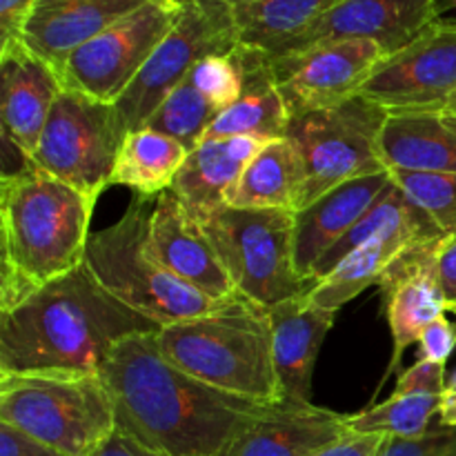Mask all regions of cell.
<instances>
[{
    "mask_svg": "<svg viewBox=\"0 0 456 456\" xmlns=\"http://www.w3.org/2000/svg\"><path fill=\"white\" fill-rule=\"evenodd\" d=\"M190 150L176 138L141 127L127 134L116 160L111 185H125L134 194L154 196L172 190Z\"/></svg>",
    "mask_w": 456,
    "mask_h": 456,
    "instance_id": "obj_29",
    "label": "cell"
},
{
    "mask_svg": "<svg viewBox=\"0 0 456 456\" xmlns=\"http://www.w3.org/2000/svg\"><path fill=\"white\" fill-rule=\"evenodd\" d=\"M337 0H252L230 4L239 47L276 58L288 53Z\"/></svg>",
    "mask_w": 456,
    "mask_h": 456,
    "instance_id": "obj_27",
    "label": "cell"
},
{
    "mask_svg": "<svg viewBox=\"0 0 456 456\" xmlns=\"http://www.w3.org/2000/svg\"><path fill=\"white\" fill-rule=\"evenodd\" d=\"M147 0H36L18 38L61 74L67 58Z\"/></svg>",
    "mask_w": 456,
    "mask_h": 456,
    "instance_id": "obj_20",
    "label": "cell"
},
{
    "mask_svg": "<svg viewBox=\"0 0 456 456\" xmlns=\"http://www.w3.org/2000/svg\"><path fill=\"white\" fill-rule=\"evenodd\" d=\"M305 163L289 138H272L245 165L227 191L225 205L239 209L297 212L305 190Z\"/></svg>",
    "mask_w": 456,
    "mask_h": 456,
    "instance_id": "obj_26",
    "label": "cell"
},
{
    "mask_svg": "<svg viewBox=\"0 0 456 456\" xmlns=\"http://www.w3.org/2000/svg\"><path fill=\"white\" fill-rule=\"evenodd\" d=\"M436 276H439L448 312L456 314V234L441 239L439 249H436Z\"/></svg>",
    "mask_w": 456,
    "mask_h": 456,
    "instance_id": "obj_36",
    "label": "cell"
},
{
    "mask_svg": "<svg viewBox=\"0 0 456 456\" xmlns=\"http://www.w3.org/2000/svg\"><path fill=\"white\" fill-rule=\"evenodd\" d=\"M0 423L69 456H94L116 430V410L101 374H0Z\"/></svg>",
    "mask_w": 456,
    "mask_h": 456,
    "instance_id": "obj_6",
    "label": "cell"
},
{
    "mask_svg": "<svg viewBox=\"0 0 456 456\" xmlns=\"http://www.w3.org/2000/svg\"><path fill=\"white\" fill-rule=\"evenodd\" d=\"M441 114H444V118L448 120L450 127L456 129V102H450L448 107H444V110H441Z\"/></svg>",
    "mask_w": 456,
    "mask_h": 456,
    "instance_id": "obj_40",
    "label": "cell"
},
{
    "mask_svg": "<svg viewBox=\"0 0 456 456\" xmlns=\"http://www.w3.org/2000/svg\"><path fill=\"white\" fill-rule=\"evenodd\" d=\"M445 392H452V395H456V370L452 372V377L448 379V383H445Z\"/></svg>",
    "mask_w": 456,
    "mask_h": 456,
    "instance_id": "obj_41",
    "label": "cell"
},
{
    "mask_svg": "<svg viewBox=\"0 0 456 456\" xmlns=\"http://www.w3.org/2000/svg\"><path fill=\"white\" fill-rule=\"evenodd\" d=\"M445 383V365L419 359L401 374L390 399L347 414V428L354 435H423L439 417Z\"/></svg>",
    "mask_w": 456,
    "mask_h": 456,
    "instance_id": "obj_23",
    "label": "cell"
},
{
    "mask_svg": "<svg viewBox=\"0 0 456 456\" xmlns=\"http://www.w3.org/2000/svg\"><path fill=\"white\" fill-rule=\"evenodd\" d=\"M0 456H69L31 439L9 423H0Z\"/></svg>",
    "mask_w": 456,
    "mask_h": 456,
    "instance_id": "obj_35",
    "label": "cell"
},
{
    "mask_svg": "<svg viewBox=\"0 0 456 456\" xmlns=\"http://www.w3.org/2000/svg\"><path fill=\"white\" fill-rule=\"evenodd\" d=\"M36 0H0V45L18 38Z\"/></svg>",
    "mask_w": 456,
    "mask_h": 456,
    "instance_id": "obj_39",
    "label": "cell"
},
{
    "mask_svg": "<svg viewBox=\"0 0 456 456\" xmlns=\"http://www.w3.org/2000/svg\"><path fill=\"white\" fill-rule=\"evenodd\" d=\"M456 350V321L445 319L441 314L439 319L432 321L419 338V359L432 361V363L445 365Z\"/></svg>",
    "mask_w": 456,
    "mask_h": 456,
    "instance_id": "obj_34",
    "label": "cell"
},
{
    "mask_svg": "<svg viewBox=\"0 0 456 456\" xmlns=\"http://www.w3.org/2000/svg\"><path fill=\"white\" fill-rule=\"evenodd\" d=\"M218 116V110L196 89L187 76L169 96L156 107L154 114L145 123V127L156 129L160 134L176 138L187 150H194L208 134L209 125Z\"/></svg>",
    "mask_w": 456,
    "mask_h": 456,
    "instance_id": "obj_30",
    "label": "cell"
},
{
    "mask_svg": "<svg viewBox=\"0 0 456 456\" xmlns=\"http://www.w3.org/2000/svg\"><path fill=\"white\" fill-rule=\"evenodd\" d=\"M154 203V196L132 194L118 221L89 236L85 265L111 297L165 328L205 314L218 301L208 298L151 256L147 225Z\"/></svg>",
    "mask_w": 456,
    "mask_h": 456,
    "instance_id": "obj_5",
    "label": "cell"
},
{
    "mask_svg": "<svg viewBox=\"0 0 456 456\" xmlns=\"http://www.w3.org/2000/svg\"><path fill=\"white\" fill-rule=\"evenodd\" d=\"M165 359L190 377L243 399L276 403L270 310L240 292L205 314L169 323L156 334Z\"/></svg>",
    "mask_w": 456,
    "mask_h": 456,
    "instance_id": "obj_4",
    "label": "cell"
},
{
    "mask_svg": "<svg viewBox=\"0 0 456 456\" xmlns=\"http://www.w3.org/2000/svg\"><path fill=\"white\" fill-rule=\"evenodd\" d=\"M265 142L258 136L205 138L190 151L172 190L196 218L208 216L225 203L227 191Z\"/></svg>",
    "mask_w": 456,
    "mask_h": 456,
    "instance_id": "obj_24",
    "label": "cell"
},
{
    "mask_svg": "<svg viewBox=\"0 0 456 456\" xmlns=\"http://www.w3.org/2000/svg\"><path fill=\"white\" fill-rule=\"evenodd\" d=\"M245 69V92L232 107L223 110L209 125L205 138L258 136L281 138L289 125V111L272 78L270 62L263 53L236 49ZM203 138V141H205Z\"/></svg>",
    "mask_w": 456,
    "mask_h": 456,
    "instance_id": "obj_28",
    "label": "cell"
},
{
    "mask_svg": "<svg viewBox=\"0 0 456 456\" xmlns=\"http://www.w3.org/2000/svg\"><path fill=\"white\" fill-rule=\"evenodd\" d=\"M94 456H167V454L150 448V445H145L142 441H138L136 436L129 435L127 430L116 426V430L102 441L101 448L94 452Z\"/></svg>",
    "mask_w": 456,
    "mask_h": 456,
    "instance_id": "obj_38",
    "label": "cell"
},
{
    "mask_svg": "<svg viewBox=\"0 0 456 456\" xmlns=\"http://www.w3.org/2000/svg\"><path fill=\"white\" fill-rule=\"evenodd\" d=\"M227 4H243V3H252V0H223Z\"/></svg>",
    "mask_w": 456,
    "mask_h": 456,
    "instance_id": "obj_43",
    "label": "cell"
},
{
    "mask_svg": "<svg viewBox=\"0 0 456 456\" xmlns=\"http://www.w3.org/2000/svg\"><path fill=\"white\" fill-rule=\"evenodd\" d=\"M359 96L387 111L436 110L456 98V20L439 18L399 52L383 58Z\"/></svg>",
    "mask_w": 456,
    "mask_h": 456,
    "instance_id": "obj_12",
    "label": "cell"
},
{
    "mask_svg": "<svg viewBox=\"0 0 456 456\" xmlns=\"http://www.w3.org/2000/svg\"><path fill=\"white\" fill-rule=\"evenodd\" d=\"M181 0H147L67 58L62 85L105 102H116L136 80L174 22Z\"/></svg>",
    "mask_w": 456,
    "mask_h": 456,
    "instance_id": "obj_11",
    "label": "cell"
},
{
    "mask_svg": "<svg viewBox=\"0 0 456 456\" xmlns=\"http://www.w3.org/2000/svg\"><path fill=\"white\" fill-rule=\"evenodd\" d=\"M381 441L383 435H354V432H350V435L341 436L334 444L307 456H377Z\"/></svg>",
    "mask_w": 456,
    "mask_h": 456,
    "instance_id": "obj_37",
    "label": "cell"
},
{
    "mask_svg": "<svg viewBox=\"0 0 456 456\" xmlns=\"http://www.w3.org/2000/svg\"><path fill=\"white\" fill-rule=\"evenodd\" d=\"M377 456H456V428L435 423L419 436H383Z\"/></svg>",
    "mask_w": 456,
    "mask_h": 456,
    "instance_id": "obj_33",
    "label": "cell"
},
{
    "mask_svg": "<svg viewBox=\"0 0 456 456\" xmlns=\"http://www.w3.org/2000/svg\"><path fill=\"white\" fill-rule=\"evenodd\" d=\"M337 314L316 307L307 294L270 307L272 354L283 399L312 403L314 365Z\"/></svg>",
    "mask_w": 456,
    "mask_h": 456,
    "instance_id": "obj_21",
    "label": "cell"
},
{
    "mask_svg": "<svg viewBox=\"0 0 456 456\" xmlns=\"http://www.w3.org/2000/svg\"><path fill=\"white\" fill-rule=\"evenodd\" d=\"M346 435L347 414L281 399L248 423L218 456H307Z\"/></svg>",
    "mask_w": 456,
    "mask_h": 456,
    "instance_id": "obj_18",
    "label": "cell"
},
{
    "mask_svg": "<svg viewBox=\"0 0 456 456\" xmlns=\"http://www.w3.org/2000/svg\"><path fill=\"white\" fill-rule=\"evenodd\" d=\"M392 185L390 172L354 178L307 208L294 212V263L305 279H314L321 258L370 212L383 191ZM316 281V279H314Z\"/></svg>",
    "mask_w": 456,
    "mask_h": 456,
    "instance_id": "obj_19",
    "label": "cell"
},
{
    "mask_svg": "<svg viewBox=\"0 0 456 456\" xmlns=\"http://www.w3.org/2000/svg\"><path fill=\"white\" fill-rule=\"evenodd\" d=\"M236 292L263 307L303 297L316 285L294 263V212L218 205L199 218Z\"/></svg>",
    "mask_w": 456,
    "mask_h": 456,
    "instance_id": "obj_7",
    "label": "cell"
},
{
    "mask_svg": "<svg viewBox=\"0 0 456 456\" xmlns=\"http://www.w3.org/2000/svg\"><path fill=\"white\" fill-rule=\"evenodd\" d=\"M441 9H456V0H441Z\"/></svg>",
    "mask_w": 456,
    "mask_h": 456,
    "instance_id": "obj_42",
    "label": "cell"
},
{
    "mask_svg": "<svg viewBox=\"0 0 456 456\" xmlns=\"http://www.w3.org/2000/svg\"><path fill=\"white\" fill-rule=\"evenodd\" d=\"M441 239L414 245L408 252L401 254L377 285L381 289L383 312H386L392 343H395L390 365L379 387L390 379L392 372L399 370L403 352L412 343H419L423 330L448 312L439 276H436V249H439Z\"/></svg>",
    "mask_w": 456,
    "mask_h": 456,
    "instance_id": "obj_16",
    "label": "cell"
},
{
    "mask_svg": "<svg viewBox=\"0 0 456 456\" xmlns=\"http://www.w3.org/2000/svg\"><path fill=\"white\" fill-rule=\"evenodd\" d=\"M239 49L232 7L223 0H181V16L127 92L114 102L125 129L145 127L156 107L190 76L196 62Z\"/></svg>",
    "mask_w": 456,
    "mask_h": 456,
    "instance_id": "obj_10",
    "label": "cell"
},
{
    "mask_svg": "<svg viewBox=\"0 0 456 456\" xmlns=\"http://www.w3.org/2000/svg\"><path fill=\"white\" fill-rule=\"evenodd\" d=\"M159 330L111 297L83 263L0 312V374L96 377L123 338Z\"/></svg>",
    "mask_w": 456,
    "mask_h": 456,
    "instance_id": "obj_2",
    "label": "cell"
},
{
    "mask_svg": "<svg viewBox=\"0 0 456 456\" xmlns=\"http://www.w3.org/2000/svg\"><path fill=\"white\" fill-rule=\"evenodd\" d=\"M62 89L61 74L20 38L0 45V138L34 159Z\"/></svg>",
    "mask_w": 456,
    "mask_h": 456,
    "instance_id": "obj_17",
    "label": "cell"
},
{
    "mask_svg": "<svg viewBox=\"0 0 456 456\" xmlns=\"http://www.w3.org/2000/svg\"><path fill=\"white\" fill-rule=\"evenodd\" d=\"M94 205L96 200L36 163L0 178V312L83 265Z\"/></svg>",
    "mask_w": 456,
    "mask_h": 456,
    "instance_id": "obj_3",
    "label": "cell"
},
{
    "mask_svg": "<svg viewBox=\"0 0 456 456\" xmlns=\"http://www.w3.org/2000/svg\"><path fill=\"white\" fill-rule=\"evenodd\" d=\"M386 58L372 40H334L303 52L267 58L272 78L292 116L337 107L359 96Z\"/></svg>",
    "mask_w": 456,
    "mask_h": 456,
    "instance_id": "obj_13",
    "label": "cell"
},
{
    "mask_svg": "<svg viewBox=\"0 0 456 456\" xmlns=\"http://www.w3.org/2000/svg\"><path fill=\"white\" fill-rule=\"evenodd\" d=\"M156 334L123 338L101 368L116 426L145 445L167 456H218L274 405L227 395L185 374L165 359Z\"/></svg>",
    "mask_w": 456,
    "mask_h": 456,
    "instance_id": "obj_1",
    "label": "cell"
},
{
    "mask_svg": "<svg viewBox=\"0 0 456 456\" xmlns=\"http://www.w3.org/2000/svg\"><path fill=\"white\" fill-rule=\"evenodd\" d=\"M441 236L445 234L430 218L377 234L352 249L330 274L316 281L314 288L307 292V298L316 307L338 312L365 289L381 283L386 272L395 265L401 254H405L414 245L428 243Z\"/></svg>",
    "mask_w": 456,
    "mask_h": 456,
    "instance_id": "obj_22",
    "label": "cell"
},
{
    "mask_svg": "<svg viewBox=\"0 0 456 456\" xmlns=\"http://www.w3.org/2000/svg\"><path fill=\"white\" fill-rule=\"evenodd\" d=\"M439 18H444L441 0H337L288 53L334 40H372L390 56Z\"/></svg>",
    "mask_w": 456,
    "mask_h": 456,
    "instance_id": "obj_15",
    "label": "cell"
},
{
    "mask_svg": "<svg viewBox=\"0 0 456 456\" xmlns=\"http://www.w3.org/2000/svg\"><path fill=\"white\" fill-rule=\"evenodd\" d=\"M127 134L114 102L65 87L53 102L34 163L96 200L111 185Z\"/></svg>",
    "mask_w": 456,
    "mask_h": 456,
    "instance_id": "obj_9",
    "label": "cell"
},
{
    "mask_svg": "<svg viewBox=\"0 0 456 456\" xmlns=\"http://www.w3.org/2000/svg\"><path fill=\"white\" fill-rule=\"evenodd\" d=\"M147 248L160 265L212 301H223L236 292L203 223L174 190L156 199L147 225Z\"/></svg>",
    "mask_w": 456,
    "mask_h": 456,
    "instance_id": "obj_14",
    "label": "cell"
},
{
    "mask_svg": "<svg viewBox=\"0 0 456 456\" xmlns=\"http://www.w3.org/2000/svg\"><path fill=\"white\" fill-rule=\"evenodd\" d=\"M395 185L444 232L456 234V172L387 169Z\"/></svg>",
    "mask_w": 456,
    "mask_h": 456,
    "instance_id": "obj_31",
    "label": "cell"
},
{
    "mask_svg": "<svg viewBox=\"0 0 456 456\" xmlns=\"http://www.w3.org/2000/svg\"><path fill=\"white\" fill-rule=\"evenodd\" d=\"M191 83L221 114L234 105L245 92V69L239 52L214 53L196 62L190 71Z\"/></svg>",
    "mask_w": 456,
    "mask_h": 456,
    "instance_id": "obj_32",
    "label": "cell"
},
{
    "mask_svg": "<svg viewBox=\"0 0 456 456\" xmlns=\"http://www.w3.org/2000/svg\"><path fill=\"white\" fill-rule=\"evenodd\" d=\"M387 114L386 107L354 96L337 107L289 118L285 138L301 154L307 176L298 209L343 183L386 172L379 156V134Z\"/></svg>",
    "mask_w": 456,
    "mask_h": 456,
    "instance_id": "obj_8",
    "label": "cell"
},
{
    "mask_svg": "<svg viewBox=\"0 0 456 456\" xmlns=\"http://www.w3.org/2000/svg\"><path fill=\"white\" fill-rule=\"evenodd\" d=\"M386 169L456 172V129L436 110L390 111L379 134Z\"/></svg>",
    "mask_w": 456,
    "mask_h": 456,
    "instance_id": "obj_25",
    "label": "cell"
}]
</instances>
